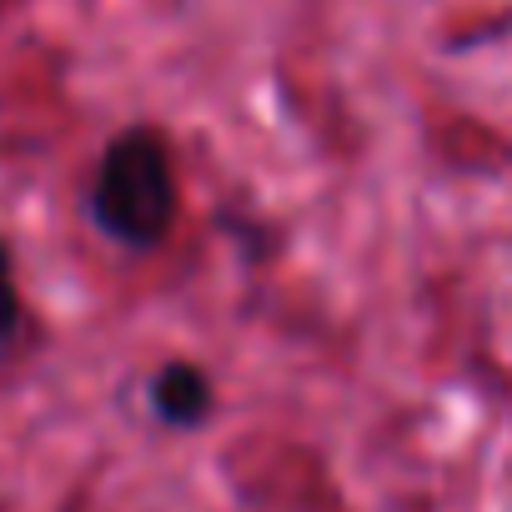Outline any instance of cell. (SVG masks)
I'll list each match as a JSON object with an SVG mask.
<instances>
[{"label": "cell", "instance_id": "6da1fadb", "mask_svg": "<svg viewBox=\"0 0 512 512\" xmlns=\"http://www.w3.org/2000/svg\"><path fill=\"white\" fill-rule=\"evenodd\" d=\"M91 221L126 251H151L176 221V171L166 136L151 126H126L106 141L91 176Z\"/></svg>", "mask_w": 512, "mask_h": 512}, {"label": "cell", "instance_id": "7a4b0ae2", "mask_svg": "<svg viewBox=\"0 0 512 512\" xmlns=\"http://www.w3.org/2000/svg\"><path fill=\"white\" fill-rule=\"evenodd\" d=\"M211 402H216L211 377L196 362H166L151 377V407H156V417L166 427H201Z\"/></svg>", "mask_w": 512, "mask_h": 512}, {"label": "cell", "instance_id": "3957f363", "mask_svg": "<svg viewBox=\"0 0 512 512\" xmlns=\"http://www.w3.org/2000/svg\"><path fill=\"white\" fill-rule=\"evenodd\" d=\"M21 337V287H16V262L6 241H0V352Z\"/></svg>", "mask_w": 512, "mask_h": 512}]
</instances>
